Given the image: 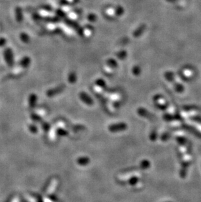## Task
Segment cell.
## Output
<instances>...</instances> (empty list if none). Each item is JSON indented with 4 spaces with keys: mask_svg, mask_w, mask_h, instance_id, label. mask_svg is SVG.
Segmentation results:
<instances>
[{
    "mask_svg": "<svg viewBox=\"0 0 201 202\" xmlns=\"http://www.w3.org/2000/svg\"><path fill=\"white\" fill-rule=\"evenodd\" d=\"M78 163L80 165H86L89 163V159L86 157L80 158L78 160Z\"/></svg>",
    "mask_w": 201,
    "mask_h": 202,
    "instance_id": "7a4b0ae2",
    "label": "cell"
},
{
    "mask_svg": "<svg viewBox=\"0 0 201 202\" xmlns=\"http://www.w3.org/2000/svg\"><path fill=\"white\" fill-rule=\"evenodd\" d=\"M141 166H142V168H143V169H146L148 167H149V162H148V161L143 162L141 163Z\"/></svg>",
    "mask_w": 201,
    "mask_h": 202,
    "instance_id": "3957f363",
    "label": "cell"
},
{
    "mask_svg": "<svg viewBox=\"0 0 201 202\" xmlns=\"http://www.w3.org/2000/svg\"><path fill=\"white\" fill-rule=\"evenodd\" d=\"M127 128V126L124 123L120 124H115L114 125H111L109 126V130L112 132H116L125 130Z\"/></svg>",
    "mask_w": 201,
    "mask_h": 202,
    "instance_id": "6da1fadb",
    "label": "cell"
}]
</instances>
